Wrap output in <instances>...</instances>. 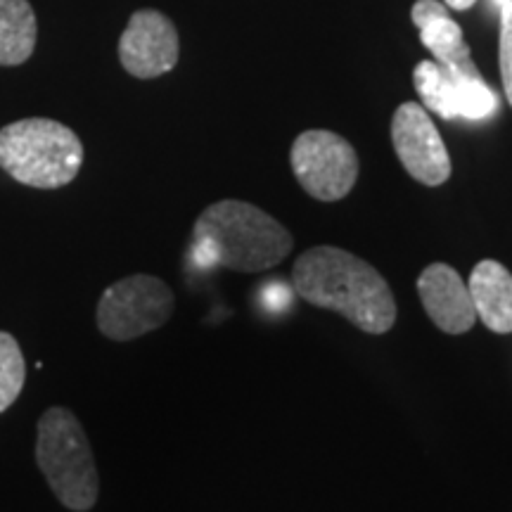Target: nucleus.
<instances>
[{"label":"nucleus","instance_id":"nucleus-1","mask_svg":"<svg viewBox=\"0 0 512 512\" xmlns=\"http://www.w3.org/2000/svg\"><path fill=\"white\" fill-rule=\"evenodd\" d=\"M292 290L318 309L335 311L368 335L396 323V299L382 273L339 247H313L294 261Z\"/></svg>","mask_w":512,"mask_h":512},{"label":"nucleus","instance_id":"nucleus-2","mask_svg":"<svg viewBox=\"0 0 512 512\" xmlns=\"http://www.w3.org/2000/svg\"><path fill=\"white\" fill-rule=\"evenodd\" d=\"M283 223L249 202L223 200L207 207L192 228V264L238 273L271 271L292 252Z\"/></svg>","mask_w":512,"mask_h":512},{"label":"nucleus","instance_id":"nucleus-3","mask_svg":"<svg viewBox=\"0 0 512 512\" xmlns=\"http://www.w3.org/2000/svg\"><path fill=\"white\" fill-rule=\"evenodd\" d=\"M83 164V145L69 126L31 117L0 128V169L17 183L55 190L72 183Z\"/></svg>","mask_w":512,"mask_h":512},{"label":"nucleus","instance_id":"nucleus-4","mask_svg":"<svg viewBox=\"0 0 512 512\" xmlns=\"http://www.w3.org/2000/svg\"><path fill=\"white\" fill-rule=\"evenodd\" d=\"M36 463L64 508L86 512L100 494L91 441L69 408L53 406L38 420Z\"/></svg>","mask_w":512,"mask_h":512},{"label":"nucleus","instance_id":"nucleus-5","mask_svg":"<svg viewBox=\"0 0 512 512\" xmlns=\"http://www.w3.org/2000/svg\"><path fill=\"white\" fill-rule=\"evenodd\" d=\"M174 292L157 275H128L102 292L98 302V328L114 342H131L155 332L174 316Z\"/></svg>","mask_w":512,"mask_h":512},{"label":"nucleus","instance_id":"nucleus-6","mask_svg":"<svg viewBox=\"0 0 512 512\" xmlns=\"http://www.w3.org/2000/svg\"><path fill=\"white\" fill-rule=\"evenodd\" d=\"M290 162L299 185L320 202L344 200L356 185V150L332 131H304L294 140Z\"/></svg>","mask_w":512,"mask_h":512},{"label":"nucleus","instance_id":"nucleus-7","mask_svg":"<svg viewBox=\"0 0 512 512\" xmlns=\"http://www.w3.org/2000/svg\"><path fill=\"white\" fill-rule=\"evenodd\" d=\"M392 143L403 169L415 181L437 188L451 178V157L430 114L418 102H403L392 119Z\"/></svg>","mask_w":512,"mask_h":512},{"label":"nucleus","instance_id":"nucleus-8","mask_svg":"<svg viewBox=\"0 0 512 512\" xmlns=\"http://www.w3.org/2000/svg\"><path fill=\"white\" fill-rule=\"evenodd\" d=\"M178 50V31L171 19L157 10H140L121 34L119 60L136 79H157L176 67Z\"/></svg>","mask_w":512,"mask_h":512},{"label":"nucleus","instance_id":"nucleus-9","mask_svg":"<svg viewBox=\"0 0 512 512\" xmlns=\"http://www.w3.org/2000/svg\"><path fill=\"white\" fill-rule=\"evenodd\" d=\"M418 294L427 316L446 335H465L475 328V304L456 268L448 264L427 266L418 278Z\"/></svg>","mask_w":512,"mask_h":512},{"label":"nucleus","instance_id":"nucleus-10","mask_svg":"<svg viewBox=\"0 0 512 512\" xmlns=\"http://www.w3.org/2000/svg\"><path fill=\"white\" fill-rule=\"evenodd\" d=\"M472 304L477 318L496 335L512 332V273L494 259H484L472 268L470 283Z\"/></svg>","mask_w":512,"mask_h":512},{"label":"nucleus","instance_id":"nucleus-11","mask_svg":"<svg viewBox=\"0 0 512 512\" xmlns=\"http://www.w3.org/2000/svg\"><path fill=\"white\" fill-rule=\"evenodd\" d=\"M413 24L420 29V41L437 57L441 67L451 69L470 62V46L465 43L463 29L448 17V10L439 0H418L413 5Z\"/></svg>","mask_w":512,"mask_h":512},{"label":"nucleus","instance_id":"nucleus-12","mask_svg":"<svg viewBox=\"0 0 512 512\" xmlns=\"http://www.w3.org/2000/svg\"><path fill=\"white\" fill-rule=\"evenodd\" d=\"M36 36L38 22L29 0H0V67L27 62Z\"/></svg>","mask_w":512,"mask_h":512},{"label":"nucleus","instance_id":"nucleus-13","mask_svg":"<svg viewBox=\"0 0 512 512\" xmlns=\"http://www.w3.org/2000/svg\"><path fill=\"white\" fill-rule=\"evenodd\" d=\"M446 69V67H444ZM458 91V117L467 121H484L498 112L496 93L486 86L475 62L458 64L446 69Z\"/></svg>","mask_w":512,"mask_h":512},{"label":"nucleus","instance_id":"nucleus-14","mask_svg":"<svg viewBox=\"0 0 512 512\" xmlns=\"http://www.w3.org/2000/svg\"><path fill=\"white\" fill-rule=\"evenodd\" d=\"M413 83L415 91H418L422 98V105H425L427 110L439 114V117L446 121L460 119L456 83H453L451 74H448L439 62H420L413 72Z\"/></svg>","mask_w":512,"mask_h":512},{"label":"nucleus","instance_id":"nucleus-15","mask_svg":"<svg viewBox=\"0 0 512 512\" xmlns=\"http://www.w3.org/2000/svg\"><path fill=\"white\" fill-rule=\"evenodd\" d=\"M27 380V363H24L19 342L10 332H0V413H5L19 399Z\"/></svg>","mask_w":512,"mask_h":512},{"label":"nucleus","instance_id":"nucleus-16","mask_svg":"<svg viewBox=\"0 0 512 512\" xmlns=\"http://www.w3.org/2000/svg\"><path fill=\"white\" fill-rule=\"evenodd\" d=\"M498 57H501V76L503 88L512 105V3L501 8V46H498Z\"/></svg>","mask_w":512,"mask_h":512},{"label":"nucleus","instance_id":"nucleus-17","mask_svg":"<svg viewBox=\"0 0 512 512\" xmlns=\"http://www.w3.org/2000/svg\"><path fill=\"white\" fill-rule=\"evenodd\" d=\"M292 297H294V290H290V287H285L280 283L268 285L264 292V302L271 311H283V309H287V306H292Z\"/></svg>","mask_w":512,"mask_h":512},{"label":"nucleus","instance_id":"nucleus-18","mask_svg":"<svg viewBox=\"0 0 512 512\" xmlns=\"http://www.w3.org/2000/svg\"><path fill=\"white\" fill-rule=\"evenodd\" d=\"M475 3L477 0H444L446 8H453V10H467V8H472Z\"/></svg>","mask_w":512,"mask_h":512},{"label":"nucleus","instance_id":"nucleus-19","mask_svg":"<svg viewBox=\"0 0 512 512\" xmlns=\"http://www.w3.org/2000/svg\"><path fill=\"white\" fill-rule=\"evenodd\" d=\"M508 3H512V0H494V5H496V8H498V10H501V8H505V5H508Z\"/></svg>","mask_w":512,"mask_h":512}]
</instances>
